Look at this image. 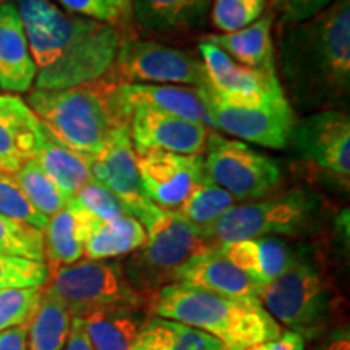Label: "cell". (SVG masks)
<instances>
[{"label": "cell", "instance_id": "cell-26", "mask_svg": "<svg viewBox=\"0 0 350 350\" xmlns=\"http://www.w3.org/2000/svg\"><path fill=\"white\" fill-rule=\"evenodd\" d=\"M146 242V230L138 219L125 214L113 221L94 217L85 242L86 260L103 261L126 256Z\"/></svg>", "mask_w": 350, "mask_h": 350}, {"label": "cell", "instance_id": "cell-44", "mask_svg": "<svg viewBox=\"0 0 350 350\" xmlns=\"http://www.w3.org/2000/svg\"><path fill=\"white\" fill-rule=\"evenodd\" d=\"M117 7L120 8V12L124 13L125 21H129L131 18V10H130V0H113Z\"/></svg>", "mask_w": 350, "mask_h": 350}, {"label": "cell", "instance_id": "cell-17", "mask_svg": "<svg viewBox=\"0 0 350 350\" xmlns=\"http://www.w3.org/2000/svg\"><path fill=\"white\" fill-rule=\"evenodd\" d=\"M172 284L204 288L240 300H260L261 286L224 256L219 247H208L190 258L175 274Z\"/></svg>", "mask_w": 350, "mask_h": 350}, {"label": "cell", "instance_id": "cell-41", "mask_svg": "<svg viewBox=\"0 0 350 350\" xmlns=\"http://www.w3.org/2000/svg\"><path fill=\"white\" fill-rule=\"evenodd\" d=\"M64 350H93L90 340H88L85 327H83L81 318L73 317L72 327H70V334Z\"/></svg>", "mask_w": 350, "mask_h": 350}, {"label": "cell", "instance_id": "cell-37", "mask_svg": "<svg viewBox=\"0 0 350 350\" xmlns=\"http://www.w3.org/2000/svg\"><path fill=\"white\" fill-rule=\"evenodd\" d=\"M73 198L100 221H113L129 214L119 198L94 178L83 185Z\"/></svg>", "mask_w": 350, "mask_h": 350}, {"label": "cell", "instance_id": "cell-21", "mask_svg": "<svg viewBox=\"0 0 350 350\" xmlns=\"http://www.w3.org/2000/svg\"><path fill=\"white\" fill-rule=\"evenodd\" d=\"M94 216L75 198L49 217L44 235V261L49 273L80 261L85 255V242Z\"/></svg>", "mask_w": 350, "mask_h": 350}, {"label": "cell", "instance_id": "cell-32", "mask_svg": "<svg viewBox=\"0 0 350 350\" xmlns=\"http://www.w3.org/2000/svg\"><path fill=\"white\" fill-rule=\"evenodd\" d=\"M46 262L28 258L0 255V292L13 288L44 287L49 281Z\"/></svg>", "mask_w": 350, "mask_h": 350}, {"label": "cell", "instance_id": "cell-20", "mask_svg": "<svg viewBox=\"0 0 350 350\" xmlns=\"http://www.w3.org/2000/svg\"><path fill=\"white\" fill-rule=\"evenodd\" d=\"M36 80L34 64L23 23L15 3L0 7V90L28 93Z\"/></svg>", "mask_w": 350, "mask_h": 350}, {"label": "cell", "instance_id": "cell-27", "mask_svg": "<svg viewBox=\"0 0 350 350\" xmlns=\"http://www.w3.org/2000/svg\"><path fill=\"white\" fill-rule=\"evenodd\" d=\"M131 350H226L206 332L172 321L150 317L144 321Z\"/></svg>", "mask_w": 350, "mask_h": 350}, {"label": "cell", "instance_id": "cell-30", "mask_svg": "<svg viewBox=\"0 0 350 350\" xmlns=\"http://www.w3.org/2000/svg\"><path fill=\"white\" fill-rule=\"evenodd\" d=\"M13 177L18 182L21 191H23L29 203L42 216L52 217L68 203L67 196L52 182L49 175L44 172L36 159L26 163Z\"/></svg>", "mask_w": 350, "mask_h": 350}, {"label": "cell", "instance_id": "cell-18", "mask_svg": "<svg viewBox=\"0 0 350 350\" xmlns=\"http://www.w3.org/2000/svg\"><path fill=\"white\" fill-rule=\"evenodd\" d=\"M41 122L18 94H0V170L15 175L36 159Z\"/></svg>", "mask_w": 350, "mask_h": 350}, {"label": "cell", "instance_id": "cell-28", "mask_svg": "<svg viewBox=\"0 0 350 350\" xmlns=\"http://www.w3.org/2000/svg\"><path fill=\"white\" fill-rule=\"evenodd\" d=\"M73 317L42 288L41 300L26 323V350H64Z\"/></svg>", "mask_w": 350, "mask_h": 350}, {"label": "cell", "instance_id": "cell-7", "mask_svg": "<svg viewBox=\"0 0 350 350\" xmlns=\"http://www.w3.org/2000/svg\"><path fill=\"white\" fill-rule=\"evenodd\" d=\"M146 242L130 253L122 268L130 286L152 301L164 286L174 282L185 262L208 248V243L174 211L157 209L146 226Z\"/></svg>", "mask_w": 350, "mask_h": 350}, {"label": "cell", "instance_id": "cell-6", "mask_svg": "<svg viewBox=\"0 0 350 350\" xmlns=\"http://www.w3.org/2000/svg\"><path fill=\"white\" fill-rule=\"evenodd\" d=\"M262 308L279 326L304 339H313L326 329L331 318L332 287L312 247H299L287 269L261 288Z\"/></svg>", "mask_w": 350, "mask_h": 350}, {"label": "cell", "instance_id": "cell-9", "mask_svg": "<svg viewBox=\"0 0 350 350\" xmlns=\"http://www.w3.org/2000/svg\"><path fill=\"white\" fill-rule=\"evenodd\" d=\"M201 93L216 130L243 143L269 150H287L297 117L282 90L242 98H224L208 86Z\"/></svg>", "mask_w": 350, "mask_h": 350}, {"label": "cell", "instance_id": "cell-10", "mask_svg": "<svg viewBox=\"0 0 350 350\" xmlns=\"http://www.w3.org/2000/svg\"><path fill=\"white\" fill-rule=\"evenodd\" d=\"M287 148L306 174L347 193L350 188V116L321 111L295 119Z\"/></svg>", "mask_w": 350, "mask_h": 350}, {"label": "cell", "instance_id": "cell-46", "mask_svg": "<svg viewBox=\"0 0 350 350\" xmlns=\"http://www.w3.org/2000/svg\"><path fill=\"white\" fill-rule=\"evenodd\" d=\"M8 2H10V0H0V7L5 5V3H8Z\"/></svg>", "mask_w": 350, "mask_h": 350}, {"label": "cell", "instance_id": "cell-39", "mask_svg": "<svg viewBox=\"0 0 350 350\" xmlns=\"http://www.w3.org/2000/svg\"><path fill=\"white\" fill-rule=\"evenodd\" d=\"M336 0H287L279 16V26L284 28V26L304 23L326 10Z\"/></svg>", "mask_w": 350, "mask_h": 350}, {"label": "cell", "instance_id": "cell-5", "mask_svg": "<svg viewBox=\"0 0 350 350\" xmlns=\"http://www.w3.org/2000/svg\"><path fill=\"white\" fill-rule=\"evenodd\" d=\"M325 214V201L305 187L273 191L265 198L237 203L226 211L206 232L208 247L258 237L300 239L318 230Z\"/></svg>", "mask_w": 350, "mask_h": 350}, {"label": "cell", "instance_id": "cell-4", "mask_svg": "<svg viewBox=\"0 0 350 350\" xmlns=\"http://www.w3.org/2000/svg\"><path fill=\"white\" fill-rule=\"evenodd\" d=\"M116 86L117 83L104 77L64 90H34L26 104L52 137L70 150L94 157L113 131L129 129V120L117 103Z\"/></svg>", "mask_w": 350, "mask_h": 350}, {"label": "cell", "instance_id": "cell-8", "mask_svg": "<svg viewBox=\"0 0 350 350\" xmlns=\"http://www.w3.org/2000/svg\"><path fill=\"white\" fill-rule=\"evenodd\" d=\"M44 292L60 301L72 317L83 318L117 306L151 308V301L130 286L122 262L80 260L52 271Z\"/></svg>", "mask_w": 350, "mask_h": 350}, {"label": "cell", "instance_id": "cell-2", "mask_svg": "<svg viewBox=\"0 0 350 350\" xmlns=\"http://www.w3.org/2000/svg\"><path fill=\"white\" fill-rule=\"evenodd\" d=\"M36 64V90H64L100 80L111 70L122 34L117 26L60 10L51 0H16Z\"/></svg>", "mask_w": 350, "mask_h": 350}, {"label": "cell", "instance_id": "cell-3", "mask_svg": "<svg viewBox=\"0 0 350 350\" xmlns=\"http://www.w3.org/2000/svg\"><path fill=\"white\" fill-rule=\"evenodd\" d=\"M154 317L167 318L213 336L226 350H245L284 331L260 300H240L204 288L169 284L151 301Z\"/></svg>", "mask_w": 350, "mask_h": 350}, {"label": "cell", "instance_id": "cell-15", "mask_svg": "<svg viewBox=\"0 0 350 350\" xmlns=\"http://www.w3.org/2000/svg\"><path fill=\"white\" fill-rule=\"evenodd\" d=\"M209 131L203 125L146 107H133L129 112V133L135 151L203 154Z\"/></svg>", "mask_w": 350, "mask_h": 350}, {"label": "cell", "instance_id": "cell-1", "mask_svg": "<svg viewBox=\"0 0 350 350\" xmlns=\"http://www.w3.org/2000/svg\"><path fill=\"white\" fill-rule=\"evenodd\" d=\"M275 67L292 109L344 111L350 96V0L281 28Z\"/></svg>", "mask_w": 350, "mask_h": 350}, {"label": "cell", "instance_id": "cell-31", "mask_svg": "<svg viewBox=\"0 0 350 350\" xmlns=\"http://www.w3.org/2000/svg\"><path fill=\"white\" fill-rule=\"evenodd\" d=\"M0 255L46 262L42 230L0 214Z\"/></svg>", "mask_w": 350, "mask_h": 350}, {"label": "cell", "instance_id": "cell-16", "mask_svg": "<svg viewBox=\"0 0 350 350\" xmlns=\"http://www.w3.org/2000/svg\"><path fill=\"white\" fill-rule=\"evenodd\" d=\"M117 103L129 120V112L133 107H146L151 111L164 112L180 117L193 124L216 129L204 104L201 88L175 85H117Z\"/></svg>", "mask_w": 350, "mask_h": 350}, {"label": "cell", "instance_id": "cell-43", "mask_svg": "<svg viewBox=\"0 0 350 350\" xmlns=\"http://www.w3.org/2000/svg\"><path fill=\"white\" fill-rule=\"evenodd\" d=\"M317 350H350V332L349 327H338L326 336Z\"/></svg>", "mask_w": 350, "mask_h": 350}, {"label": "cell", "instance_id": "cell-11", "mask_svg": "<svg viewBox=\"0 0 350 350\" xmlns=\"http://www.w3.org/2000/svg\"><path fill=\"white\" fill-rule=\"evenodd\" d=\"M204 178L234 196L237 203L265 198L282 180L281 165L240 139L209 131L203 156Z\"/></svg>", "mask_w": 350, "mask_h": 350}, {"label": "cell", "instance_id": "cell-35", "mask_svg": "<svg viewBox=\"0 0 350 350\" xmlns=\"http://www.w3.org/2000/svg\"><path fill=\"white\" fill-rule=\"evenodd\" d=\"M0 214L36 227L39 230L46 229L47 222H49V217L42 216L29 203L15 177L2 172V170H0Z\"/></svg>", "mask_w": 350, "mask_h": 350}, {"label": "cell", "instance_id": "cell-22", "mask_svg": "<svg viewBox=\"0 0 350 350\" xmlns=\"http://www.w3.org/2000/svg\"><path fill=\"white\" fill-rule=\"evenodd\" d=\"M274 13L265 12L247 28L226 34H209L206 41L217 46L243 67L275 72V51L273 42Z\"/></svg>", "mask_w": 350, "mask_h": 350}, {"label": "cell", "instance_id": "cell-13", "mask_svg": "<svg viewBox=\"0 0 350 350\" xmlns=\"http://www.w3.org/2000/svg\"><path fill=\"white\" fill-rule=\"evenodd\" d=\"M143 195L154 206L177 211L204 178L203 154L135 151Z\"/></svg>", "mask_w": 350, "mask_h": 350}, {"label": "cell", "instance_id": "cell-33", "mask_svg": "<svg viewBox=\"0 0 350 350\" xmlns=\"http://www.w3.org/2000/svg\"><path fill=\"white\" fill-rule=\"evenodd\" d=\"M266 0H213L211 21L222 34L234 33L255 23L266 12Z\"/></svg>", "mask_w": 350, "mask_h": 350}, {"label": "cell", "instance_id": "cell-45", "mask_svg": "<svg viewBox=\"0 0 350 350\" xmlns=\"http://www.w3.org/2000/svg\"><path fill=\"white\" fill-rule=\"evenodd\" d=\"M266 2H269V5L274 8V10H282L284 5L287 3V0H266Z\"/></svg>", "mask_w": 350, "mask_h": 350}, {"label": "cell", "instance_id": "cell-23", "mask_svg": "<svg viewBox=\"0 0 350 350\" xmlns=\"http://www.w3.org/2000/svg\"><path fill=\"white\" fill-rule=\"evenodd\" d=\"M213 0H130L131 16L144 31L178 33L204 25Z\"/></svg>", "mask_w": 350, "mask_h": 350}, {"label": "cell", "instance_id": "cell-29", "mask_svg": "<svg viewBox=\"0 0 350 350\" xmlns=\"http://www.w3.org/2000/svg\"><path fill=\"white\" fill-rule=\"evenodd\" d=\"M235 204L237 201L234 196L221 187L214 185L208 178H203L185 200V203L174 213H177L200 235H203V232H206L222 214Z\"/></svg>", "mask_w": 350, "mask_h": 350}, {"label": "cell", "instance_id": "cell-36", "mask_svg": "<svg viewBox=\"0 0 350 350\" xmlns=\"http://www.w3.org/2000/svg\"><path fill=\"white\" fill-rule=\"evenodd\" d=\"M44 287L0 292V332L26 325L41 300Z\"/></svg>", "mask_w": 350, "mask_h": 350}, {"label": "cell", "instance_id": "cell-19", "mask_svg": "<svg viewBox=\"0 0 350 350\" xmlns=\"http://www.w3.org/2000/svg\"><path fill=\"white\" fill-rule=\"evenodd\" d=\"M198 52L206 70L209 88L219 96L242 98L282 90L278 73L243 67L206 39L198 44Z\"/></svg>", "mask_w": 350, "mask_h": 350}, {"label": "cell", "instance_id": "cell-14", "mask_svg": "<svg viewBox=\"0 0 350 350\" xmlns=\"http://www.w3.org/2000/svg\"><path fill=\"white\" fill-rule=\"evenodd\" d=\"M91 177L111 190L124 204L126 213L138 219L143 227L159 209L143 195L137 152L126 126L113 131L104 150L91 159Z\"/></svg>", "mask_w": 350, "mask_h": 350}, {"label": "cell", "instance_id": "cell-34", "mask_svg": "<svg viewBox=\"0 0 350 350\" xmlns=\"http://www.w3.org/2000/svg\"><path fill=\"white\" fill-rule=\"evenodd\" d=\"M253 240L256 245V281L265 287L287 269V266L294 261L299 247H294L287 239L281 237H258Z\"/></svg>", "mask_w": 350, "mask_h": 350}, {"label": "cell", "instance_id": "cell-25", "mask_svg": "<svg viewBox=\"0 0 350 350\" xmlns=\"http://www.w3.org/2000/svg\"><path fill=\"white\" fill-rule=\"evenodd\" d=\"M91 159L93 157L70 150L55 137H52L42 125L36 161L68 200L73 198L80 188L93 178Z\"/></svg>", "mask_w": 350, "mask_h": 350}, {"label": "cell", "instance_id": "cell-24", "mask_svg": "<svg viewBox=\"0 0 350 350\" xmlns=\"http://www.w3.org/2000/svg\"><path fill=\"white\" fill-rule=\"evenodd\" d=\"M144 308L117 306L83 317V327L93 350H131L146 321Z\"/></svg>", "mask_w": 350, "mask_h": 350}, {"label": "cell", "instance_id": "cell-40", "mask_svg": "<svg viewBox=\"0 0 350 350\" xmlns=\"http://www.w3.org/2000/svg\"><path fill=\"white\" fill-rule=\"evenodd\" d=\"M245 350H305V339L294 331H282L279 338L252 345Z\"/></svg>", "mask_w": 350, "mask_h": 350}, {"label": "cell", "instance_id": "cell-38", "mask_svg": "<svg viewBox=\"0 0 350 350\" xmlns=\"http://www.w3.org/2000/svg\"><path fill=\"white\" fill-rule=\"evenodd\" d=\"M70 15L83 16L100 23L119 26L125 21L124 13L113 3V0H55Z\"/></svg>", "mask_w": 350, "mask_h": 350}, {"label": "cell", "instance_id": "cell-12", "mask_svg": "<svg viewBox=\"0 0 350 350\" xmlns=\"http://www.w3.org/2000/svg\"><path fill=\"white\" fill-rule=\"evenodd\" d=\"M107 80L117 85H175L208 88L198 57L151 39H122Z\"/></svg>", "mask_w": 350, "mask_h": 350}, {"label": "cell", "instance_id": "cell-42", "mask_svg": "<svg viewBox=\"0 0 350 350\" xmlns=\"http://www.w3.org/2000/svg\"><path fill=\"white\" fill-rule=\"evenodd\" d=\"M0 350H26V325L0 332Z\"/></svg>", "mask_w": 350, "mask_h": 350}]
</instances>
